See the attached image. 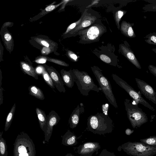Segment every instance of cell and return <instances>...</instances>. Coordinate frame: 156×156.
Listing matches in <instances>:
<instances>
[{
    "instance_id": "d6a6232c",
    "label": "cell",
    "mask_w": 156,
    "mask_h": 156,
    "mask_svg": "<svg viewBox=\"0 0 156 156\" xmlns=\"http://www.w3.org/2000/svg\"><path fill=\"white\" fill-rule=\"evenodd\" d=\"M44 69L43 67L39 66L36 68L35 71L37 74H42Z\"/></svg>"
},
{
    "instance_id": "4dcf8cb0",
    "label": "cell",
    "mask_w": 156,
    "mask_h": 156,
    "mask_svg": "<svg viewBox=\"0 0 156 156\" xmlns=\"http://www.w3.org/2000/svg\"><path fill=\"white\" fill-rule=\"evenodd\" d=\"M98 156H116L113 153L105 149H103Z\"/></svg>"
},
{
    "instance_id": "ac0fdd59",
    "label": "cell",
    "mask_w": 156,
    "mask_h": 156,
    "mask_svg": "<svg viewBox=\"0 0 156 156\" xmlns=\"http://www.w3.org/2000/svg\"><path fill=\"white\" fill-rule=\"evenodd\" d=\"M134 23H130L125 21H123L121 24L120 30L122 33L127 37L132 38L136 37L133 28Z\"/></svg>"
},
{
    "instance_id": "4316f807",
    "label": "cell",
    "mask_w": 156,
    "mask_h": 156,
    "mask_svg": "<svg viewBox=\"0 0 156 156\" xmlns=\"http://www.w3.org/2000/svg\"><path fill=\"white\" fill-rule=\"evenodd\" d=\"M126 11L123 10H119L117 11L115 14V20L116 24L118 29H120L119 23L121 20L122 17L125 14Z\"/></svg>"
},
{
    "instance_id": "ffe728a7",
    "label": "cell",
    "mask_w": 156,
    "mask_h": 156,
    "mask_svg": "<svg viewBox=\"0 0 156 156\" xmlns=\"http://www.w3.org/2000/svg\"><path fill=\"white\" fill-rule=\"evenodd\" d=\"M22 70L25 74L31 76L36 80L38 79V76L35 69L31 66L24 62L20 63Z\"/></svg>"
},
{
    "instance_id": "ab89813d",
    "label": "cell",
    "mask_w": 156,
    "mask_h": 156,
    "mask_svg": "<svg viewBox=\"0 0 156 156\" xmlns=\"http://www.w3.org/2000/svg\"><path fill=\"white\" fill-rule=\"evenodd\" d=\"M46 60L44 58H41L36 60V62L39 63H44L46 62Z\"/></svg>"
},
{
    "instance_id": "836d02e7",
    "label": "cell",
    "mask_w": 156,
    "mask_h": 156,
    "mask_svg": "<svg viewBox=\"0 0 156 156\" xmlns=\"http://www.w3.org/2000/svg\"><path fill=\"white\" fill-rule=\"evenodd\" d=\"M69 55L71 58L74 61H76L78 58L77 56L74 53L71 51H69Z\"/></svg>"
},
{
    "instance_id": "7a4b0ae2",
    "label": "cell",
    "mask_w": 156,
    "mask_h": 156,
    "mask_svg": "<svg viewBox=\"0 0 156 156\" xmlns=\"http://www.w3.org/2000/svg\"><path fill=\"white\" fill-rule=\"evenodd\" d=\"M13 145V156H35L34 144L26 133L22 132L17 136Z\"/></svg>"
},
{
    "instance_id": "b9f144b4",
    "label": "cell",
    "mask_w": 156,
    "mask_h": 156,
    "mask_svg": "<svg viewBox=\"0 0 156 156\" xmlns=\"http://www.w3.org/2000/svg\"><path fill=\"white\" fill-rule=\"evenodd\" d=\"M41 43L43 45H44V46L46 47H48L49 46V44L47 42H46L45 41H41Z\"/></svg>"
},
{
    "instance_id": "484cf974",
    "label": "cell",
    "mask_w": 156,
    "mask_h": 156,
    "mask_svg": "<svg viewBox=\"0 0 156 156\" xmlns=\"http://www.w3.org/2000/svg\"><path fill=\"white\" fill-rule=\"evenodd\" d=\"M140 140L141 142L148 145L156 146V136H150L146 138L141 139Z\"/></svg>"
},
{
    "instance_id": "6da1fadb",
    "label": "cell",
    "mask_w": 156,
    "mask_h": 156,
    "mask_svg": "<svg viewBox=\"0 0 156 156\" xmlns=\"http://www.w3.org/2000/svg\"><path fill=\"white\" fill-rule=\"evenodd\" d=\"M87 121L88 129L94 134L103 135L113 130L114 123L108 115L98 112L89 116Z\"/></svg>"
},
{
    "instance_id": "cb8c5ba5",
    "label": "cell",
    "mask_w": 156,
    "mask_h": 156,
    "mask_svg": "<svg viewBox=\"0 0 156 156\" xmlns=\"http://www.w3.org/2000/svg\"><path fill=\"white\" fill-rule=\"evenodd\" d=\"M42 76L46 83L52 89H54L55 87L53 81L50 75L45 69L42 74Z\"/></svg>"
},
{
    "instance_id": "e0dca14e",
    "label": "cell",
    "mask_w": 156,
    "mask_h": 156,
    "mask_svg": "<svg viewBox=\"0 0 156 156\" xmlns=\"http://www.w3.org/2000/svg\"><path fill=\"white\" fill-rule=\"evenodd\" d=\"M62 144L64 145L71 146L77 144L76 135L69 130H68L63 136H62Z\"/></svg>"
},
{
    "instance_id": "2e32d148",
    "label": "cell",
    "mask_w": 156,
    "mask_h": 156,
    "mask_svg": "<svg viewBox=\"0 0 156 156\" xmlns=\"http://www.w3.org/2000/svg\"><path fill=\"white\" fill-rule=\"evenodd\" d=\"M61 74L64 84L69 88H72L76 80L73 70L67 71L63 69L61 71Z\"/></svg>"
},
{
    "instance_id": "7c38bea8",
    "label": "cell",
    "mask_w": 156,
    "mask_h": 156,
    "mask_svg": "<svg viewBox=\"0 0 156 156\" xmlns=\"http://www.w3.org/2000/svg\"><path fill=\"white\" fill-rule=\"evenodd\" d=\"M120 51L129 62L138 69H141V67L133 51L131 49L129 44L126 41H125L124 44L119 45Z\"/></svg>"
},
{
    "instance_id": "9a60e30c",
    "label": "cell",
    "mask_w": 156,
    "mask_h": 156,
    "mask_svg": "<svg viewBox=\"0 0 156 156\" xmlns=\"http://www.w3.org/2000/svg\"><path fill=\"white\" fill-rule=\"evenodd\" d=\"M84 112V106L82 103L77 105L71 114L68 122L71 128L74 129L77 126L80 114Z\"/></svg>"
},
{
    "instance_id": "5bb4252c",
    "label": "cell",
    "mask_w": 156,
    "mask_h": 156,
    "mask_svg": "<svg viewBox=\"0 0 156 156\" xmlns=\"http://www.w3.org/2000/svg\"><path fill=\"white\" fill-rule=\"evenodd\" d=\"M85 12L86 10L82 15V20L80 23L72 31L73 34H76L79 31L83 30L93 24L96 20V17Z\"/></svg>"
},
{
    "instance_id": "74e56055",
    "label": "cell",
    "mask_w": 156,
    "mask_h": 156,
    "mask_svg": "<svg viewBox=\"0 0 156 156\" xmlns=\"http://www.w3.org/2000/svg\"><path fill=\"white\" fill-rule=\"evenodd\" d=\"M55 8V6L54 5L49 6L46 8L45 10L47 11H49L54 9Z\"/></svg>"
},
{
    "instance_id": "277c9868",
    "label": "cell",
    "mask_w": 156,
    "mask_h": 156,
    "mask_svg": "<svg viewBox=\"0 0 156 156\" xmlns=\"http://www.w3.org/2000/svg\"><path fill=\"white\" fill-rule=\"evenodd\" d=\"M73 71L75 75V82L81 94L87 96L90 90L99 92L101 90L87 72L80 71L77 69H73Z\"/></svg>"
},
{
    "instance_id": "ba28073f",
    "label": "cell",
    "mask_w": 156,
    "mask_h": 156,
    "mask_svg": "<svg viewBox=\"0 0 156 156\" xmlns=\"http://www.w3.org/2000/svg\"><path fill=\"white\" fill-rule=\"evenodd\" d=\"M105 30L103 25L95 23L89 28L79 31L76 34L80 36L82 41L92 42L98 40Z\"/></svg>"
},
{
    "instance_id": "30bf717a",
    "label": "cell",
    "mask_w": 156,
    "mask_h": 156,
    "mask_svg": "<svg viewBox=\"0 0 156 156\" xmlns=\"http://www.w3.org/2000/svg\"><path fill=\"white\" fill-rule=\"evenodd\" d=\"M47 128L44 134V141L49 142L52 132L54 126L59 122L60 118L58 114L53 110L51 111L47 115Z\"/></svg>"
},
{
    "instance_id": "8d00e7d4",
    "label": "cell",
    "mask_w": 156,
    "mask_h": 156,
    "mask_svg": "<svg viewBox=\"0 0 156 156\" xmlns=\"http://www.w3.org/2000/svg\"><path fill=\"white\" fill-rule=\"evenodd\" d=\"M100 1V0H94L93 1L91 4L87 6L86 7V8H89L90 7L94 5H97Z\"/></svg>"
},
{
    "instance_id": "4fadbf2b",
    "label": "cell",
    "mask_w": 156,
    "mask_h": 156,
    "mask_svg": "<svg viewBox=\"0 0 156 156\" xmlns=\"http://www.w3.org/2000/svg\"><path fill=\"white\" fill-rule=\"evenodd\" d=\"M46 69L50 75L57 90L60 92L66 91L64 84L59 73L52 67L47 66Z\"/></svg>"
},
{
    "instance_id": "9c48e42d",
    "label": "cell",
    "mask_w": 156,
    "mask_h": 156,
    "mask_svg": "<svg viewBox=\"0 0 156 156\" xmlns=\"http://www.w3.org/2000/svg\"><path fill=\"white\" fill-rule=\"evenodd\" d=\"M137 85L141 93L150 101L156 104V93L152 87L145 81L135 78Z\"/></svg>"
},
{
    "instance_id": "60d3db41",
    "label": "cell",
    "mask_w": 156,
    "mask_h": 156,
    "mask_svg": "<svg viewBox=\"0 0 156 156\" xmlns=\"http://www.w3.org/2000/svg\"><path fill=\"white\" fill-rule=\"evenodd\" d=\"M5 40L7 41L10 40L12 38L11 36L9 34H6L4 36Z\"/></svg>"
},
{
    "instance_id": "1f68e13d",
    "label": "cell",
    "mask_w": 156,
    "mask_h": 156,
    "mask_svg": "<svg viewBox=\"0 0 156 156\" xmlns=\"http://www.w3.org/2000/svg\"><path fill=\"white\" fill-rule=\"evenodd\" d=\"M148 68L150 72L156 76V66L149 65L148 66Z\"/></svg>"
},
{
    "instance_id": "52a82bcc",
    "label": "cell",
    "mask_w": 156,
    "mask_h": 156,
    "mask_svg": "<svg viewBox=\"0 0 156 156\" xmlns=\"http://www.w3.org/2000/svg\"><path fill=\"white\" fill-rule=\"evenodd\" d=\"M111 76L117 84L127 93L136 104H140L152 111H155L154 108L143 98L139 92L135 90L125 81L116 75L112 74Z\"/></svg>"
},
{
    "instance_id": "d4e9b609",
    "label": "cell",
    "mask_w": 156,
    "mask_h": 156,
    "mask_svg": "<svg viewBox=\"0 0 156 156\" xmlns=\"http://www.w3.org/2000/svg\"><path fill=\"white\" fill-rule=\"evenodd\" d=\"M144 39L148 44L156 45V32L149 33L144 37Z\"/></svg>"
},
{
    "instance_id": "f6af8a7d",
    "label": "cell",
    "mask_w": 156,
    "mask_h": 156,
    "mask_svg": "<svg viewBox=\"0 0 156 156\" xmlns=\"http://www.w3.org/2000/svg\"><path fill=\"white\" fill-rule=\"evenodd\" d=\"M65 156H69V153H67Z\"/></svg>"
},
{
    "instance_id": "8992f818",
    "label": "cell",
    "mask_w": 156,
    "mask_h": 156,
    "mask_svg": "<svg viewBox=\"0 0 156 156\" xmlns=\"http://www.w3.org/2000/svg\"><path fill=\"white\" fill-rule=\"evenodd\" d=\"M91 68L101 90L102 91L109 103L114 107L117 108L118 106L109 81L102 74V70L99 67L94 66L91 67Z\"/></svg>"
},
{
    "instance_id": "ee69618b",
    "label": "cell",
    "mask_w": 156,
    "mask_h": 156,
    "mask_svg": "<svg viewBox=\"0 0 156 156\" xmlns=\"http://www.w3.org/2000/svg\"><path fill=\"white\" fill-rule=\"evenodd\" d=\"M69 156H75L71 153H69Z\"/></svg>"
},
{
    "instance_id": "603a6c76",
    "label": "cell",
    "mask_w": 156,
    "mask_h": 156,
    "mask_svg": "<svg viewBox=\"0 0 156 156\" xmlns=\"http://www.w3.org/2000/svg\"><path fill=\"white\" fill-rule=\"evenodd\" d=\"M3 132H0V156H8L7 146L5 140L2 137Z\"/></svg>"
},
{
    "instance_id": "f1b7e54d",
    "label": "cell",
    "mask_w": 156,
    "mask_h": 156,
    "mask_svg": "<svg viewBox=\"0 0 156 156\" xmlns=\"http://www.w3.org/2000/svg\"><path fill=\"white\" fill-rule=\"evenodd\" d=\"M82 18V15L81 17L78 21L70 25L67 28L66 33H67L72 30H73L81 22Z\"/></svg>"
},
{
    "instance_id": "5b68a950",
    "label": "cell",
    "mask_w": 156,
    "mask_h": 156,
    "mask_svg": "<svg viewBox=\"0 0 156 156\" xmlns=\"http://www.w3.org/2000/svg\"><path fill=\"white\" fill-rule=\"evenodd\" d=\"M124 102L128 118L133 128L140 127L147 122L146 114L137 104H133L127 99L125 100Z\"/></svg>"
},
{
    "instance_id": "d590c367",
    "label": "cell",
    "mask_w": 156,
    "mask_h": 156,
    "mask_svg": "<svg viewBox=\"0 0 156 156\" xmlns=\"http://www.w3.org/2000/svg\"><path fill=\"white\" fill-rule=\"evenodd\" d=\"M3 87H0V105L3 103Z\"/></svg>"
},
{
    "instance_id": "7402d4cb",
    "label": "cell",
    "mask_w": 156,
    "mask_h": 156,
    "mask_svg": "<svg viewBox=\"0 0 156 156\" xmlns=\"http://www.w3.org/2000/svg\"><path fill=\"white\" fill-rule=\"evenodd\" d=\"M15 110L16 104L15 103L11 109L6 118L4 128V130L5 131H7L10 126L13 118Z\"/></svg>"
},
{
    "instance_id": "e575fe53",
    "label": "cell",
    "mask_w": 156,
    "mask_h": 156,
    "mask_svg": "<svg viewBox=\"0 0 156 156\" xmlns=\"http://www.w3.org/2000/svg\"><path fill=\"white\" fill-rule=\"evenodd\" d=\"M109 107V105L106 104L102 105V109L103 114L107 113Z\"/></svg>"
},
{
    "instance_id": "d6986e66",
    "label": "cell",
    "mask_w": 156,
    "mask_h": 156,
    "mask_svg": "<svg viewBox=\"0 0 156 156\" xmlns=\"http://www.w3.org/2000/svg\"><path fill=\"white\" fill-rule=\"evenodd\" d=\"M36 112L40 126L45 134L47 128V116L46 115L44 111L37 107L36 108Z\"/></svg>"
},
{
    "instance_id": "f546056e",
    "label": "cell",
    "mask_w": 156,
    "mask_h": 156,
    "mask_svg": "<svg viewBox=\"0 0 156 156\" xmlns=\"http://www.w3.org/2000/svg\"><path fill=\"white\" fill-rule=\"evenodd\" d=\"M100 58L102 61L105 62L114 66L111 58L106 55L104 54L101 55L100 56Z\"/></svg>"
},
{
    "instance_id": "44dd1931",
    "label": "cell",
    "mask_w": 156,
    "mask_h": 156,
    "mask_svg": "<svg viewBox=\"0 0 156 156\" xmlns=\"http://www.w3.org/2000/svg\"><path fill=\"white\" fill-rule=\"evenodd\" d=\"M29 94L40 100L44 99V96L42 90L35 85H31L28 87Z\"/></svg>"
},
{
    "instance_id": "83f0119b",
    "label": "cell",
    "mask_w": 156,
    "mask_h": 156,
    "mask_svg": "<svg viewBox=\"0 0 156 156\" xmlns=\"http://www.w3.org/2000/svg\"><path fill=\"white\" fill-rule=\"evenodd\" d=\"M142 9L145 12H156V4L146 5L143 7Z\"/></svg>"
},
{
    "instance_id": "8fae6325",
    "label": "cell",
    "mask_w": 156,
    "mask_h": 156,
    "mask_svg": "<svg viewBox=\"0 0 156 156\" xmlns=\"http://www.w3.org/2000/svg\"><path fill=\"white\" fill-rule=\"evenodd\" d=\"M100 148L99 143L92 142L84 143L77 148L78 154L82 156H92Z\"/></svg>"
},
{
    "instance_id": "7bdbcfd3",
    "label": "cell",
    "mask_w": 156,
    "mask_h": 156,
    "mask_svg": "<svg viewBox=\"0 0 156 156\" xmlns=\"http://www.w3.org/2000/svg\"><path fill=\"white\" fill-rule=\"evenodd\" d=\"M151 50L156 54V48H152Z\"/></svg>"
},
{
    "instance_id": "3957f363",
    "label": "cell",
    "mask_w": 156,
    "mask_h": 156,
    "mask_svg": "<svg viewBox=\"0 0 156 156\" xmlns=\"http://www.w3.org/2000/svg\"><path fill=\"white\" fill-rule=\"evenodd\" d=\"M120 148L127 154L132 156H153L156 154V146L141 142L129 141L122 144Z\"/></svg>"
},
{
    "instance_id": "f35d334b",
    "label": "cell",
    "mask_w": 156,
    "mask_h": 156,
    "mask_svg": "<svg viewBox=\"0 0 156 156\" xmlns=\"http://www.w3.org/2000/svg\"><path fill=\"white\" fill-rule=\"evenodd\" d=\"M134 132L133 130H131L129 129H127L125 131V133L126 135H131Z\"/></svg>"
}]
</instances>
